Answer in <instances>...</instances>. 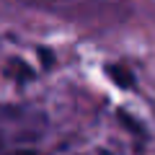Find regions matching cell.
<instances>
[{
	"label": "cell",
	"instance_id": "6da1fadb",
	"mask_svg": "<svg viewBox=\"0 0 155 155\" xmlns=\"http://www.w3.org/2000/svg\"><path fill=\"white\" fill-rule=\"evenodd\" d=\"M44 132V114L21 104H0V155L16 147H26L23 142L36 140Z\"/></svg>",
	"mask_w": 155,
	"mask_h": 155
},
{
	"label": "cell",
	"instance_id": "7a4b0ae2",
	"mask_svg": "<svg viewBox=\"0 0 155 155\" xmlns=\"http://www.w3.org/2000/svg\"><path fill=\"white\" fill-rule=\"evenodd\" d=\"M5 155H39V153L31 150V147H16V150H11V153H5Z\"/></svg>",
	"mask_w": 155,
	"mask_h": 155
}]
</instances>
